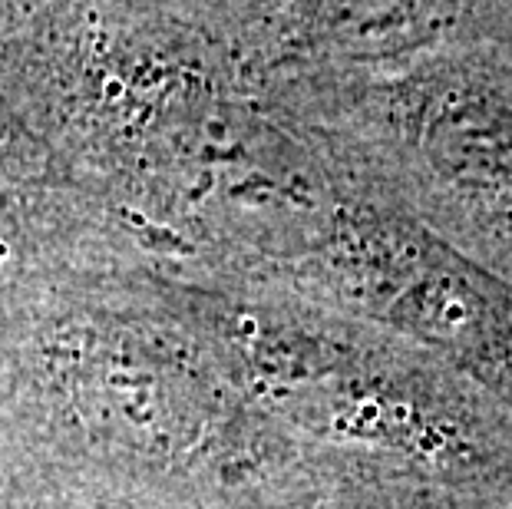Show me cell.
I'll return each instance as SVG.
<instances>
[{"label": "cell", "instance_id": "6da1fadb", "mask_svg": "<svg viewBox=\"0 0 512 509\" xmlns=\"http://www.w3.org/2000/svg\"><path fill=\"white\" fill-rule=\"evenodd\" d=\"M76 232L57 156L0 90V298L70 275Z\"/></svg>", "mask_w": 512, "mask_h": 509}]
</instances>
